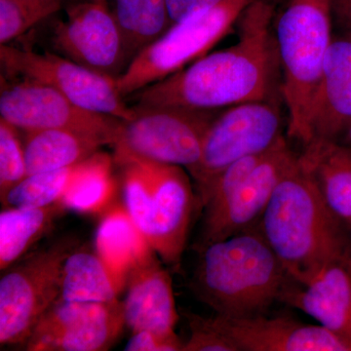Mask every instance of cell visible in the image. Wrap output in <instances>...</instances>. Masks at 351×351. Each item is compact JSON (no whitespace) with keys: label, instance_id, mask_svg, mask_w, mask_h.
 <instances>
[{"label":"cell","instance_id":"obj_1","mask_svg":"<svg viewBox=\"0 0 351 351\" xmlns=\"http://www.w3.org/2000/svg\"><path fill=\"white\" fill-rule=\"evenodd\" d=\"M276 6L277 0H255L237 20V43L131 95L133 107L219 110L246 101H283Z\"/></svg>","mask_w":351,"mask_h":351},{"label":"cell","instance_id":"obj_2","mask_svg":"<svg viewBox=\"0 0 351 351\" xmlns=\"http://www.w3.org/2000/svg\"><path fill=\"white\" fill-rule=\"evenodd\" d=\"M291 278L306 285L328 263L351 258L346 221L332 213L299 158L257 226Z\"/></svg>","mask_w":351,"mask_h":351},{"label":"cell","instance_id":"obj_3","mask_svg":"<svg viewBox=\"0 0 351 351\" xmlns=\"http://www.w3.org/2000/svg\"><path fill=\"white\" fill-rule=\"evenodd\" d=\"M191 288L198 300L228 317L265 314L294 279L258 228L198 250Z\"/></svg>","mask_w":351,"mask_h":351},{"label":"cell","instance_id":"obj_4","mask_svg":"<svg viewBox=\"0 0 351 351\" xmlns=\"http://www.w3.org/2000/svg\"><path fill=\"white\" fill-rule=\"evenodd\" d=\"M274 29L281 73V95L287 110V136L308 141L314 94L332 36L330 0H289Z\"/></svg>","mask_w":351,"mask_h":351},{"label":"cell","instance_id":"obj_5","mask_svg":"<svg viewBox=\"0 0 351 351\" xmlns=\"http://www.w3.org/2000/svg\"><path fill=\"white\" fill-rule=\"evenodd\" d=\"M255 0H223L218 5L173 25L143 50L117 80L124 99L160 82L208 54L232 31L240 15Z\"/></svg>","mask_w":351,"mask_h":351},{"label":"cell","instance_id":"obj_6","mask_svg":"<svg viewBox=\"0 0 351 351\" xmlns=\"http://www.w3.org/2000/svg\"><path fill=\"white\" fill-rule=\"evenodd\" d=\"M75 239L58 240L14 263L0 279V343H25L61 297L64 261Z\"/></svg>","mask_w":351,"mask_h":351},{"label":"cell","instance_id":"obj_7","mask_svg":"<svg viewBox=\"0 0 351 351\" xmlns=\"http://www.w3.org/2000/svg\"><path fill=\"white\" fill-rule=\"evenodd\" d=\"M132 108L136 117L123 121L113 156L181 166L189 174L199 163L208 128L221 110Z\"/></svg>","mask_w":351,"mask_h":351},{"label":"cell","instance_id":"obj_8","mask_svg":"<svg viewBox=\"0 0 351 351\" xmlns=\"http://www.w3.org/2000/svg\"><path fill=\"white\" fill-rule=\"evenodd\" d=\"M282 101H246L219 110L205 135L199 163L189 174L197 193L230 164L265 154L284 137Z\"/></svg>","mask_w":351,"mask_h":351},{"label":"cell","instance_id":"obj_9","mask_svg":"<svg viewBox=\"0 0 351 351\" xmlns=\"http://www.w3.org/2000/svg\"><path fill=\"white\" fill-rule=\"evenodd\" d=\"M0 62L9 75L43 83L80 107L128 121L136 117L117 88V80L54 53H36L10 44L0 46Z\"/></svg>","mask_w":351,"mask_h":351},{"label":"cell","instance_id":"obj_10","mask_svg":"<svg viewBox=\"0 0 351 351\" xmlns=\"http://www.w3.org/2000/svg\"><path fill=\"white\" fill-rule=\"evenodd\" d=\"M0 115L19 130L63 129L80 132L114 145L123 120L80 107L47 85L22 80L0 95Z\"/></svg>","mask_w":351,"mask_h":351},{"label":"cell","instance_id":"obj_11","mask_svg":"<svg viewBox=\"0 0 351 351\" xmlns=\"http://www.w3.org/2000/svg\"><path fill=\"white\" fill-rule=\"evenodd\" d=\"M125 325L123 304L59 299L44 314L29 339V351H104Z\"/></svg>","mask_w":351,"mask_h":351},{"label":"cell","instance_id":"obj_12","mask_svg":"<svg viewBox=\"0 0 351 351\" xmlns=\"http://www.w3.org/2000/svg\"><path fill=\"white\" fill-rule=\"evenodd\" d=\"M68 19L53 31L52 43L62 56L117 80L131 63L123 38L106 0L69 6Z\"/></svg>","mask_w":351,"mask_h":351},{"label":"cell","instance_id":"obj_13","mask_svg":"<svg viewBox=\"0 0 351 351\" xmlns=\"http://www.w3.org/2000/svg\"><path fill=\"white\" fill-rule=\"evenodd\" d=\"M299 158L285 136L263 154L250 175L223 206L203 217L197 250L257 228L279 182Z\"/></svg>","mask_w":351,"mask_h":351},{"label":"cell","instance_id":"obj_14","mask_svg":"<svg viewBox=\"0 0 351 351\" xmlns=\"http://www.w3.org/2000/svg\"><path fill=\"white\" fill-rule=\"evenodd\" d=\"M149 176L152 186L149 243L164 265L177 267L186 248L195 196L188 174L181 166L130 156Z\"/></svg>","mask_w":351,"mask_h":351},{"label":"cell","instance_id":"obj_15","mask_svg":"<svg viewBox=\"0 0 351 351\" xmlns=\"http://www.w3.org/2000/svg\"><path fill=\"white\" fill-rule=\"evenodd\" d=\"M210 322L237 351H351L345 341L320 325L265 314L228 317L216 314Z\"/></svg>","mask_w":351,"mask_h":351},{"label":"cell","instance_id":"obj_16","mask_svg":"<svg viewBox=\"0 0 351 351\" xmlns=\"http://www.w3.org/2000/svg\"><path fill=\"white\" fill-rule=\"evenodd\" d=\"M350 124L351 36L334 32L311 104L306 145L339 143Z\"/></svg>","mask_w":351,"mask_h":351},{"label":"cell","instance_id":"obj_17","mask_svg":"<svg viewBox=\"0 0 351 351\" xmlns=\"http://www.w3.org/2000/svg\"><path fill=\"white\" fill-rule=\"evenodd\" d=\"M164 263L152 251L132 269L123 304L125 325L132 332L174 334L179 319L172 279Z\"/></svg>","mask_w":351,"mask_h":351},{"label":"cell","instance_id":"obj_18","mask_svg":"<svg viewBox=\"0 0 351 351\" xmlns=\"http://www.w3.org/2000/svg\"><path fill=\"white\" fill-rule=\"evenodd\" d=\"M281 302L311 316L351 348V258L328 263L306 285L291 283Z\"/></svg>","mask_w":351,"mask_h":351},{"label":"cell","instance_id":"obj_19","mask_svg":"<svg viewBox=\"0 0 351 351\" xmlns=\"http://www.w3.org/2000/svg\"><path fill=\"white\" fill-rule=\"evenodd\" d=\"M95 247L119 292L126 287L132 269L154 251L124 206H114L103 217L97 228Z\"/></svg>","mask_w":351,"mask_h":351},{"label":"cell","instance_id":"obj_20","mask_svg":"<svg viewBox=\"0 0 351 351\" xmlns=\"http://www.w3.org/2000/svg\"><path fill=\"white\" fill-rule=\"evenodd\" d=\"M300 159L332 213L351 219V149L338 142L311 141Z\"/></svg>","mask_w":351,"mask_h":351},{"label":"cell","instance_id":"obj_21","mask_svg":"<svg viewBox=\"0 0 351 351\" xmlns=\"http://www.w3.org/2000/svg\"><path fill=\"white\" fill-rule=\"evenodd\" d=\"M23 143L27 175L71 167L105 145L91 136L63 129L27 132Z\"/></svg>","mask_w":351,"mask_h":351},{"label":"cell","instance_id":"obj_22","mask_svg":"<svg viewBox=\"0 0 351 351\" xmlns=\"http://www.w3.org/2000/svg\"><path fill=\"white\" fill-rule=\"evenodd\" d=\"M64 211L61 202L43 208H4L0 213L1 271L24 258Z\"/></svg>","mask_w":351,"mask_h":351},{"label":"cell","instance_id":"obj_23","mask_svg":"<svg viewBox=\"0 0 351 351\" xmlns=\"http://www.w3.org/2000/svg\"><path fill=\"white\" fill-rule=\"evenodd\" d=\"M113 156L101 152L78 163L60 202L66 210L80 214H96L105 209L117 188Z\"/></svg>","mask_w":351,"mask_h":351},{"label":"cell","instance_id":"obj_24","mask_svg":"<svg viewBox=\"0 0 351 351\" xmlns=\"http://www.w3.org/2000/svg\"><path fill=\"white\" fill-rule=\"evenodd\" d=\"M119 293L112 274L96 252L82 248L71 252L64 263L60 299L108 302L119 300Z\"/></svg>","mask_w":351,"mask_h":351},{"label":"cell","instance_id":"obj_25","mask_svg":"<svg viewBox=\"0 0 351 351\" xmlns=\"http://www.w3.org/2000/svg\"><path fill=\"white\" fill-rule=\"evenodd\" d=\"M113 16L131 62L171 27L166 0H114Z\"/></svg>","mask_w":351,"mask_h":351},{"label":"cell","instance_id":"obj_26","mask_svg":"<svg viewBox=\"0 0 351 351\" xmlns=\"http://www.w3.org/2000/svg\"><path fill=\"white\" fill-rule=\"evenodd\" d=\"M76 166L27 175L1 199L4 208H43L60 202Z\"/></svg>","mask_w":351,"mask_h":351},{"label":"cell","instance_id":"obj_27","mask_svg":"<svg viewBox=\"0 0 351 351\" xmlns=\"http://www.w3.org/2000/svg\"><path fill=\"white\" fill-rule=\"evenodd\" d=\"M121 169L124 207L141 233L149 242L151 233L152 186L142 166L131 158H114Z\"/></svg>","mask_w":351,"mask_h":351},{"label":"cell","instance_id":"obj_28","mask_svg":"<svg viewBox=\"0 0 351 351\" xmlns=\"http://www.w3.org/2000/svg\"><path fill=\"white\" fill-rule=\"evenodd\" d=\"M62 5L63 0H0V44L12 43Z\"/></svg>","mask_w":351,"mask_h":351},{"label":"cell","instance_id":"obj_29","mask_svg":"<svg viewBox=\"0 0 351 351\" xmlns=\"http://www.w3.org/2000/svg\"><path fill=\"white\" fill-rule=\"evenodd\" d=\"M24 143L19 129L0 119V198L27 177Z\"/></svg>","mask_w":351,"mask_h":351},{"label":"cell","instance_id":"obj_30","mask_svg":"<svg viewBox=\"0 0 351 351\" xmlns=\"http://www.w3.org/2000/svg\"><path fill=\"white\" fill-rule=\"evenodd\" d=\"M191 336L182 351H237L234 346L211 324L209 318L186 314Z\"/></svg>","mask_w":351,"mask_h":351},{"label":"cell","instance_id":"obj_31","mask_svg":"<svg viewBox=\"0 0 351 351\" xmlns=\"http://www.w3.org/2000/svg\"><path fill=\"white\" fill-rule=\"evenodd\" d=\"M184 341L174 334L163 335L151 331L133 332L126 343V351H182Z\"/></svg>","mask_w":351,"mask_h":351},{"label":"cell","instance_id":"obj_32","mask_svg":"<svg viewBox=\"0 0 351 351\" xmlns=\"http://www.w3.org/2000/svg\"><path fill=\"white\" fill-rule=\"evenodd\" d=\"M223 0H166L171 24H180L218 5Z\"/></svg>","mask_w":351,"mask_h":351},{"label":"cell","instance_id":"obj_33","mask_svg":"<svg viewBox=\"0 0 351 351\" xmlns=\"http://www.w3.org/2000/svg\"><path fill=\"white\" fill-rule=\"evenodd\" d=\"M334 32L351 36V0H330Z\"/></svg>","mask_w":351,"mask_h":351},{"label":"cell","instance_id":"obj_34","mask_svg":"<svg viewBox=\"0 0 351 351\" xmlns=\"http://www.w3.org/2000/svg\"><path fill=\"white\" fill-rule=\"evenodd\" d=\"M339 143L351 149V124L350 126L348 127V130H346L345 135L343 136V138H341V140L339 141Z\"/></svg>","mask_w":351,"mask_h":351},{"label":"cell","instance_id":"obj_35","mask_svg":"<svg viewBox=\"0 0 351 351\" xmlns=\"http://www.w3.org/2000/svg\"><path fill=\"white\" fill-rule=\"evenodd\" d=\"M346 226H348V237H350V255H351V219H350V221H346Z\"/></svg>","mask_w":351,"mask_h":351}]
</instances>
